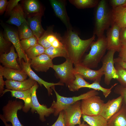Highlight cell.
<instances>
[{
	"label": "cell",
	"instance_id": "obj_1",
	"mask_svg": "<svg viewBox=\"0 0 126 126\" xmlns=\"http://www.w3.org/2000/svg\"><path fill=\"white\" fill-rule=\"evenodd\" d=\"M95 38L94 35L89 39H82L76 33L70 28L68 29L62 42L67 51L68 59L74 65L80 63L84 53Z\"/></svg>",
	"mask_w": 126,
	"mask_h": 126
},
{
	"label": "cell",
	"instance_id": "obj_2",
	"mask_svg": "<svg viewBox=\"0 0 126 126\" xmlns=\"http://www.w3.org/2000/svg\"><path fill=\"white\" fill-rule=\"evenodd\" d=\"M90 46L91 49L89 53L80 63L91 69L97 67L104 56L107 49L106 37L103 35L98 38L96 41L91 43Z\"/></svg>",
	"mask_w": 126,
	"mask_h": 126
},
{
	"label": "cell",
	"instance_id": "obj_3",
	"mask_svg": "<svg viewBox=\"0 0 126 126\" xmlns=\"http://www.w3.org/2000/svg\"><path fill=\"white\" fill-rule=\"evenodd\" d=\"M112 10L109 8L107 1H100L97 5L95 15L94 34L98 38L103 35L104 31L108 30L112 23Z\"/></svg>",
	"mask_w": 126,
	"mask_h": 126
},
{
	"label": "cell",
	"instance_id": "obj_4",
	"mask_svg": "<svg viewBox=\"0 0 126 126\" xmlns=\"http://www.w3.org/2000/svg\"><path fill=\"white\" fill-rule=\"evenodd\" d=\"M51 88L54 91L56 98V101L54 100L51 106L54 109L53 114L55 116L59 115L60 112L65 108L76 102L99 94L98 92L93 89L78 96L67 97L60 95L56 91L55 86H52Z\"/></svg>",
	"mask_w": 126,
	"mask_h": 126
},
{
	"label": "cell",
	"instance_id": "obj_5",
	"mask_svg": "<svg viewBox=\"0 0 126 126\" xmlns=\"http://www.w3.org/2000/svg\"><path fill=\"white\" fill-rule=\"evenodd\" d=\"M66 59L62 64H53L52 68L55 71L56 77L60 79L59 82L67 86L75 79V72L73 63L69 59Z\"/></svg>",
	"mask_w": 126,
	"mask_h": 126
},
{
	"label": "cell",
	"instance_id": "obj_6",
	"mask_svg": "<svg viewBox=\"0 0 126 126\" xmlns=\"http://www.w3.org/2000/svg\"><path fill=\"white\" fill-rule=\"evenodd\" d=\"M24 105L22 102L16 99L9 100L2 108V115L5 120L11 122L12 126H24L19 120L17 113Z\"/></svg>",
	"mask_w": 126,
	"mask_h": 126
},
{
	"label": "cell",
	"instance_id": "obj_7",
	"mask_svg": "<svg viewBox=\"0 0 126 126\" xmlns=\"http://www.w3.org/2000/svg\"><path fill=\"white\" fill-rule=\"evenodd\" d=\"M81 100L82 114L91 116L100 115L104 103L99 96H92Z\"/></svg>",
	"mask_w": 126,
	"mask_h": 126
},
{
	"label": "cell",
	"instance_id": "obj_8",
	"mask_svg": "<svg viewBox=\"0 0 126 126\" xmlns=\"http://www.w3.org/2000/svg\"><path fill=\"white\" fill-rule=\"evenodd\" d=\"M116 52L109 50L102 59V69L104 75V81L105 84L109 85L113 79L118 78L114 66V56Z\"/></svg>",
	"mask_w": 126,
	"mask_h": 126
},
{
	"label": "cell",
	"instance_id": "obj_9",
	"mask_svg": "<svg viewBox=\"0 0 126 126\" xmlns=\"http://www.w3.org/2000/svg\"><path fill=\"white\" fill-rule=\"evenodd\" d=\"M63 111L65 126H75L81 124L80 119L82 114L80 101L70 105Z\"/></svg>",
	"mask_w": 126,
	"mask_h": 126
},
{
	"label": "cell",
	"instance_id": "obj_10",
	"mask_svg": "<svg viewBox=\"0 0 126 126\" xmlns=\"http://www.w3.org/2000/svg\"><path fill=\"white\" fill-rule=\"evenodd\" d=\"M38 87L37 82H35L33 86L31 94L32 104L31 111L32 114L36 112L39 115V119L42 122L46 121L45 117H47L53 114L54 109L51 106L47 107L46 105L40 104L38 100L36 95V90Z\"/></svg>",
	"mask_w": 126,
	"mask_h": 126
},
{
	"label": "cell",
	"instance_id": "obj_11",
	"mask_svg": "<svg viewBox=\"0 0 126 126\" xmlns=\"http://www.w3.org/2000/svg\"><path fill=\"white\" fill-rule=\"evenodd\" d=\"M4 38L10 42L15 49L18 55L19 60L21 65L22 60L23 59L25 62L29 60L27 57L21 46L18 32L8 27H4Z\"/></svg>",
	"mask_w": 126,
	"mask_h": 126
},
{
	"label": "cell",
	"instance_id": "obj_12",
	"mask_svg": "<svg viewBox=\"0 0 126 126\" xmlns=\"http://www.w3.org/2000/svg\"><path fill=\"white\" fill-rule=\"evenodd\" d=\"M120 29L116 24L112 23L111 27L107 30L106 39L108 50L119 52L122 44L120 37Z\"/></svg>",
	"mask_w": 126,
	"mask_h": 126
},
{
	"label": "cell",
	"instance_id": "obj_13",
	"mask_svg": "<svg viewBox=\"0 0 126 126\" xmlns=\"http://www.w3.org/2000/svg\"><path fill=\"white\" fill-rule=\"evenodd\" d=\"M63 39L51 29H47L38 39V43L45 49L52 46L55 47L65 48L62 42Z\"/></svg>",
	"mask_w": 126,
	"mask_h": 126
},
{
	"label": "cell",
	"instance_id": "obj_14",
	"mask_svg": "<svg viewBox=\"0 0 126 126\" xmlns=\"http://www.w3.org/2000/svg\"><path fill=\"white\" fill-rule=\"evenodd\" d=\"M29 60L25 62L22 59L21 61V69L26 74L29 78L38 82L41 86L43 85L47 89L49 95L52 94V87L57 85L63 86L64 84L59 82L57 83H49L40 77L32 70L31 67V64L29 62Z\"/></svg>",
	"mask_w": 126,
	"mask_h": 126
},
{
	"label": "cell",
	"instance_id": "obj_15",
	"mask_svg": "<svg viewBox=\"0 0 126 126\" xmlns=\"http://www.w3.org/2000/svg\"><path fill=\"white\" fill-rule=\"evenodd\" d=\"M122 104L123 98L121 95L109 100L104 103L100 115L108 121L119 110Z\"/></svg>",
	"mask_w": 126,
	"mask_h": 126
},
{
	"label": "cell",
	"instance_id": "obj_16",
	"mask_svg": "<svg viewBox=\"0 0 126 126\" xmlns=\"http://www.w3.org/2000/svg\"><path fill=\"white\" fill-rule=\"evenodd\" d=\"M76 73L81 75L84 78L100 83L102 77L104 75L101 68L98 70H94L87 67L80 63L74 65Z\"/></svg>",
	"mask_w": 126,
	"mask_h": 126
},
{
	"label": "cell",
	"instance_id": "obj_17",
	"mask_svg": "<svg viewBox=\"0 0 126 126\" xmlns=\"http://www.w3.org/2000/svg\"><path fill=\"white\" fill-rule=\"evenodd\" d=\"M30 63L32 67L39 72H46L53 65L52 60L45 53L32 60Z\"/></svg>",
	"mask_w": 126,
	"mask_h": 126
},
{
	"label": "cell",
	"instance_id": "obj_18",
	"mask_svg": "<svg viewBox=\"0 0 126 126\" xmlns=\"http://www.w3.org/2000/svg\"><path fill=\"white\" fill-rule=\"evenodd\" d=\"M18 56V54L15 52V48L12 46L11 47L10 50L8 52L0 54V62L4 67L21 70V69L17 61Z\"/></svg>",
	"mask_w": 126,
	"mask_h": 126
},
{
	"label": "cell",
	"instance_id": "obj_19",
	"mask_svg": "<svg viewBox=\"0 0 126 126\" xmlns=\"http://www.w3.org/2000/svg\"><path fill=\"white\" fill-rule=\"evenodd\" d=\"M33 88V86L30 89L22 91L13 90L6 89H4L2 96L6 92L9 91L11 92L12 97L23 100L24 102V105L22 109L24 112L27 113L31 108V94Z\"/></svg>",
	"mask_w": 126,
	"mask_h": 126
},
{
	"label": "cell",
	"instance_id": "obj_20",
	"mask_svg": "<svg viewBox=\"0 0 126 126\" xmlns=\"http://www.w3.org/2000/svg\"><path fill=\"white\" fill-rule=\"evenodd\" d=\"M49 1L56 16L64 24L68 29H70V21L65 3L60 0H50Z\"/></svg>",
	"mask_w": 126,
	"mask_h": 126
},
{
	"label": "cell",
	"instance_id": "obj_21",
	"mask_svg": "<svg viewBox=\"0 0 126 126\" xmlns=\"http://www.w3.org/2000/svg\"><path fill=\"white\" fill-rule=\"evenodd\" d=\"M35 82L30 78L22 81L6 80L5 81V85L7 89L22 91L31 88Z\"/></svg>",
	"mask_w": 126,
	"mask_h": 126
},
{
	"label": "cell",
	"instance_id": "obj_22",
	"mask_svg": "<svg viewBox=\"0 0 126 126\" xmlns=\"http://www.w3.org/2000/svg\"><path fill=\"white\" fill-rule=\"evenodd\" d=\"M42 15V14L41 12L36 14L32 17L29 18L27 21L34 35L38 39L45 32L41 24V18Z\"/></svg>",
	"mask_w": 126,
	"mask_h": 126
},
{
	"label": "cell",
	"instance_id": "obj_23",
	"mask_svg": "<svg viewBox=\"0 0 126 126\" xmlns=\"http://www.w3.org/2000/svg\"><path fill=\"white\" fill-rule=\"evenodd\" d=\"M10 17L6 22L14 25L18 27L24 22L28 21L26 20L24 12L21 6L18 4L12 10L10 14Z\"/></svg>",
	"mask_w": 126,
	"mask_h": 126
},
{
	"label": "cell",
	"instance_id": "obj_24",
	"mask_svg": "<svg viewBox=\"0 0 126 126\" xmlns=\"http://www.w3.org/2000/svg\"><path fill=\"white\" fill-rule=\"evenodd\" d=\"M112 24H116L121 28H126V6L112 8Z\"/></svg>",
	"mask_w": 126,
	"mask_h": 126
},
{
	"label": "cell",
	"instance_id": "obj_25",
	"mask_svg": "<svg viewBox=\"0 0 126 126\" xmlns=\"http://www.w3.org/2000/svg\"><path fill=\"white\" fill-rule=\"evenodd\" d=\"M3 76L7 80L22 81L26 79L28 75L22 70H18L3 67Z\"/></svg>",
	"mask_w": 126,
	"mask_h": 126
},
{
	"label": "cell",
	"instance_id": "obj_26",
	"mask_svg": "<svg viewBox=\"0 0 126 126\" xmlns=\"http://www.w3.org/2000/svg\"><path fill=\"white\" fill-rule=\"evenodd\" d=\"M107 126H126V105L123 103L119 110L108 121Z\"/></svg>",
	"mask_w": 126,
	"mask_h": 126
},
{
	"label": "cell",
	"instance_id": "obj_27",
	"mask_svg": "<svg viewBox=\"0 0 126 126\" xmlns=\"http://www.w3.org/2000/svg\"><path fill=\"white\" fill-rule=\"evenodd\" d=\"M82 116L84 121L91 126H107L108 121L100 115L91 116L82 114Z\"/></svg>",
	"mask_w": 126,
	"mask_h": 126
},
{
	"label": "cell",
	"instance_id": "obj_28",
	"mask_svg": "<svg viewBox=\"0 0 126 126\" xmlns=\"http://www.w3.org/2000/svg\"><path fill=\"white\" fill-rule=\"evenodd\" d=\"M75 80L67 86L69 90L72 91H78L80 88H85L90 84L85 81L80 74L75 73Z\"/></svg>",
	"mask_w": 126,
	"mask_h": 126
},
{
	"label": "cell",
	"instance_id": "obj_29",
	"mask_svg": "<svg viewBox=\"0 0 126 126\" xmlns=\"http://www.w3.org/2000/svg\"><path fill=\"white\" fill-rule=\"evenodd\" d=\"M45 54L52 60L58 57H63L66 59L68 58L67 52L65 48H56L51 46L45 49Z\"/></svg>",
	"mask_w": 126,
	"mask_h": 126
},
{
	"label": "cell",
	"instance_id": "obj_30",
	"mask_svg": "<svg viewBox=\"0 0 126 126\" xmlns=\"http://www.w3.org/2000/svg\"><path fill=\"white\" fill-rule=\"evenodd\" d=\"M45 49L41 45L37 43L25 52L27 58L33 59L45 53Z\"/></svg>",
	"mask_w": 126,
	"mask_h": 126
},
{
	"label": "cell",
	"instance_id": "obj_31",
	"mask_svg": "<svg viewBox=\"0 0 126 126\" xmlns=\"http://www.w3.org/2000/svg\"><path fill=\"white\" fill-rule=\"evenodd\" d=\"M77 7L85 8L94 7L98 4L99 1L97 0H69Z\"/></svg>",
	"mask_w": 126,
	"mask_h": 126
},
{
	"label": "cell",
	"instance_id": "obj_32",
	"mask_svg": "<svg viewBox=\"0 0 126 126\" xmlns=\"http://www.w3.org/2000/svg\"><path fill=\"white\" fill-rule=\"evenodd\" d=\"M18 34L20 40L26 39L34 36L28 22H24L18 27Z\"/></svg>",
	"mask_w": 126,
	"mask_h": 126
},
{
	"label": "cell",
	"instance_id": "obj_33",
	"mask_svg": "<svg viewBox=\"0 0 126 126\" xmlns=\"http://www.w3.org/2000/svg\"><path fill=\"white\" fill-rule=\"evenodd\" d=\"M24 5L26 9L29 13L37 14L41 12L40 4L37 0H25Z\"/></svg>",
	"mask_w": 126,
	"mask_h": 126
},
{
	"label": "cell",
	"instance_id": "obj_34",
	"mask_svg": "<svg viewBox=\"0 0 126 126\" xmlns=\"http://www.w3.org/2000/svg\"><path fill=\"white\" fill-rule=\"evenodd\" d=\"M100 83L96 81H94L92 83L86 86L85 88H92L96 91H100L102 92L105 97L106 98L110 94L113 88L118 84V83H116L112 85L110 88H106L102 87L100 85Z\"/></svg>",
	"mask_w": 126,
	"mask_h": 126
},
{
	"label": "cell",
	"instance_id": "obj_35",
	"mask_svg": "<svg viewBox=\"0 0 126 126\" xmlns=\"http://www.w3.org/2000/svg\"><path fill=\"white\" fill-rule=\"evenodd\" d=\"M115 67L118 78L116 80L122 86L126 87V69L117 64Z\"/></svg>",
	"mask_w": 126,
	"mask_h": 126
},
{
	"label": "cell",
	"instance_id": "obj_36",
	"mask_svg": "<svg viewBox=\"0 0 126 126\" xmlns=\"http://www.w3.org/2000/svg\"><path fill=\"white\" fill-rule=\"evenodd\" d=\"M23 50L25 52L31 47L38 43V39L35 36L20 41Z\"/></svg>",
	"mask_w": 126,
	"mask_h": 126
},
{
	"label": "cell",
	"instance_id": "obj_37",
	"mask_svg": "<svg viewBox=\"0 0 126 126\" xmlns=\"http://www.w3.org/2000/svg\"><path fill=\"white\" fill-rule=\"evenodd\" d=\"M10 42L6 39L1 32L0 33V53H7L10 46Z\"/></svg>",
	"mask_w": 126,
	"mask_h": 126
},
{
	"label": "cell",
	"instance_id": "obj_38",
	"mask_svg": "<svg viewBox=\"0 0 126 126\" xmlns=\"http://www.w3.org/2000/svg\"><path fill=\"white\" fill-rule=\"evenodd\" d=\"M115 94L121 96L123 98V103L126 105V87L120 85H116L114 90Z\"/></svg>",
	"mask_w": 126,
	"mask_h": 126
},
{
	"label": "cell",
	"instance_id": "obj_39",
	"mask_svg": "<svg viewBox=\"0 0 126 126\" xmlns=\"http://www.w3.org/2000/svg\"><path fill=\"white\" fill-rule=\"evenodd\" d=\"M118 57L122 61L126 63V43H122L119 52Z\"/></svg>",
	"mask_w": 126,
	"mask_h": 126
},
{
	"label": "cell",
	"instance_id": "obj_40",
	"mask_svg": "<svg viewBox=\"0 0 126 126\" xmlns=\"http://www.w3.org/2000/svg\"><path fill=\"white\" fill-rule=\"evenodd\" d=\"M20 0H10L9 1L8 3L7 7L6 13L10 15V14L14 8L18 4Z\"/></svg>",
	"mask_w": 126,
	"mask_h": 126
},
{
	"label": "cell",
	"instance_id": "obj_41",
	"mask_svg": "<svg viewBox=\"0 0 126 126\" xmlns=\"http://www.w3.org/2000/svg\"><path fill=\"white\" fill-rule=\"evenodd\" d=\"M51 126H65L63 111L60 112L57 120Z\"/></svg>",
	"mask_w": 126,
	"mask_h": 126
},
{
	"label": "cell",
	"instance_id": "obj_42",
	"mask_svg": "<svg viewBox=\"0 0 126 126\" xmlns=\"http://www.w3.org/2000/svg\"><path fill=\"white\" fill-rule=\"evenodd\" d=\"M109 1L112 8L126 6V0H111Z\"/></svg>",
	"mask_w": 126,
	"mask_h": 126
},
{
	"label": "cell",
	"instance_id": "obj_43",
	"mask_svg": "<svg viewBox=\"0 0 126 126\" xmlns=\"http://www.w3.org/2000/svg\"><path fill=\"white\" fill-rule=\"evenodd\" d=\"M2 66L0 65V94L1 96L2 95L4 89V88L5 85V81L3 79V74L2 68Z\"/></svg>",
	"mask_w": 126,
	"mask_h": 126
},
{
	"label": "cell",
	"instance_id": "obj_44",
	"mask_svg": "<svg viewBox=\"0 0 126 126\" xmlns=\"http://www.w3.org/2000/svg\"><path fill=\"white\" fill-rule=\"evenodd\" d=\"M9 1L6 0H0V13L3 14L6 11Z\"/></svg>",
	"mask_w": 126,
	"mask_h": 126
},
{
	"label": "cell",
	"instance_id": "obj_45",
	"mask_svg": "<svg viewBox=\"0 0 126 126\" xmlns=\"http://www.w3.org/2000/svg\"><path fill=\"white\" fill-rule=\"evenodd\" d=\"M120 37L122 43H126V28H121Z\"/></svg>",
	"mask_w": 126,
	"mask_h": 126
},
{
	"label": "cell",
	"instance_id": "obj_46",
	"mask_svg": "<svg viewBox=\"0 0 126 126\" xmlns=\"http://www.w3.org/2000/svg\"><path fill=\"white\" fill-rule=\"evenodd\" d=\"M114 61L115 64L119 65L126 69V63L121 60L118 57L114 58Z\"/></svg>",
	"mask_w": 126,
	"mask_h": 126
},
{
	"label": "cell",
	"instance_id": "obj_47",
	"mask_svg": "<svg viewBox=\"0 0 126 126\" xmlns=\"http://www.w3.org/2000/svg\"><path fill=\"white\" fill-rule=\"evenodd\" d=\"M0 118L3 122L5 126H12V125L8 124L7 123V122L5 120L2 114H0Z\"/></svg>",
	"mask_w": 126,
	"mask_h": 126
},
{
	"label": "cell",
	"instance_id": "obj_48",
	"mask_svg": "<svg viewBox=\"0 0 126 126\" xmlns=\"http://www.w3.org/2000/svg\"><path fill=\"white\" fill-rule=\"evenodd\" d=\"M77 126H91L88 124H85L84 123V121L82 123H81L79 125Z\"/></svg>",
	"mask_w": 126,
	"mask_h": 126
}]
</instances>
